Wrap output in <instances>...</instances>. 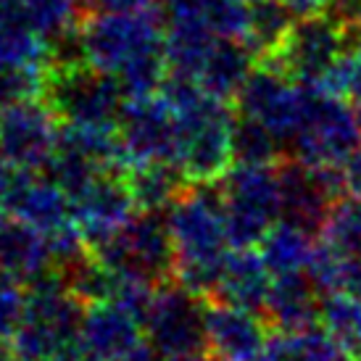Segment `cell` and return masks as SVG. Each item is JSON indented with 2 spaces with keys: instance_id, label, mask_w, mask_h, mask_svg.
Returning a JSON list of instances; mask_svg holds the SVG:
<instances>
[{
  "instance_id": "cell-17",
  "label": "cell",
  "mask_w": 361,
  "mask_h": 361,
  "mask_svg": "<svg viewBox=\"0 0 361 361\" xmlns=\"http://www.w3.org/2000/svg\"><path fill=\"white\" fill-rule=\"evenodd\" d=\"M3 203L13 219H21L51 235L59 227L74 221V206L69 192L45 171H21L3 195Z\"/></svg>"
},
{
  "instance_id": "cell-11",
  "label": "cell",
  "mask_w": 361,
  "mask_h": 361,
  "mask_svg": "<svg viewBox=\"0 0 361 361\" xmlns=\"http://www.w3.org/2000/svg\"><path fill=\"white\" fill-rule=\"evenodd\" d=\"M206 306L209 298L182 288L180 282H164L142 322L145 341L159 359L177 353L206 351Z\"/></svg>"
},
{
  "instance_id": "cell-41",
  "label": "cell",
  "mask_w": 361,
  "mask_h": 361,
  "mask_svg": "<svg viewBox=\"0 0 361 361\" xmlns=\"http://www.w3.org/2000/svg\"><path fill=\"white\" fill-rule=\"evenodd\" d=\"M16 174H19V169L0 153V198L8 192V188L13 185V180H16Z\"/></svg>"
},
{
  "instance_id": "cell-14",
  "label": "cell",
  "mask_w": 361,
  "mask_h": 361,
  "mask_svg": "<svg viewBox=\"0 0 361 361\" xmlns=\"http://www.w3.org/2000/svg\"><path fill=\"white\" fill-rule=\"evenodd\" d=\"M282 190V219L301 224L319 235L322 224L338 198H343L341 166H309L303 161L285 156L277 164Z\"/></svg>"
},
{
  "instance_id": "cell-25",
  "label": "cell",
  "mask_w": 361,
  "mask_h": 361,
  "mask_svg": "<svg viewBox=\"0 0 361 361\" xmlns=\"http://www.w3.org/2000/svg\"><path fill=\"white\" fill-rule=\"evenodd\" d=\"M293 27H295V16L280 0H259L251 6V30H248L245 45L256 53L259 61H269L282 51Z\"/></svg>"
},
{
  "instance_id": "cell-2",
  "label": "cell",
  "mask_w": 361,
  "mask_h": 361,
  "mask_svg": "<svg viewBox=\"0 0 361 361\" xmlns=\"http://www.w3.org/2000/svg\"><path fill=\"white\" fill-rule=\"evenodd\" d=\"M27 288V314L8 341L16 361H51L77 343L87 306L66 288L59 271H51Z\"/></svg>"
},
{
  "instance_id": "cell-28",
  "label": "cell",
  "mask_w": 361,
  "mask_h": 361,
  "mask_svg": "<svg viewBox=\"0 0 361 361\" xmlns=\"http://www.w3.org/2000/svg\"><path fill=\"white\" fill-rule=\"evenodd\" d=\"M24 13L32 30L45 37L53 48L80 30V21L87 8L82 6V0H24Z\"/></svg>"
},
{
  "instance_id": "cell-13",
  "label": "cell",
  "mask_w": 361,
  "mask_h": 361,
  "mask_svg": "<svg viewBox=\"0 0 361 361\" xmlns=\"http://www.w3.org/2000/svg\"><path fill=\"white\" fill-rule=\"evenodd\" d=\"M361 40V32L343 30L327 13L298 19L288 42L274 56L277 66L301 85H317Z\"/></svg>"
},
{
  "instance_id": "cell-49",
  "label": "cell",
  "mask_w": 361,
  "mask_h": 361,
  "mask_svg": "<svg viewBox=\"0 0 361 361\" xmlns=\"http://www.w3.org/2000/svg\"><path fill=\"white\" fill-rule=\"evenodd\" d=\"M353 356H356V359H359V361H361V348H359V351H356V353H353Z\"/></svg>"
},
{
  "instance_id": "cell-29",
  "label": "cell",
  "mask_w": 361,
  "mask_h": 361,
  "mask_svg": "<svg viewBox=\"0 0 361 361\" xmlns=\"http://www.w3.org/2000/svg\"><path fill=\"white\" fill-rule=\"evenodd\" d=\"M319 238L332 251H338L345 259L361 256V201L356 198H338L330 209L327 219L322 224Z\"/></svg>"
},
{
  "instance_id": "cell-46",
  "label": "cell",
  "mask_w": 361,
  "mask_h": 361,
  "mask_svg": "<svg viewBox=\"0 0 361 361\" xmlns=\"http://www.w3.org/2000/svg\"><path fill=\"white\" fill-rule=\"evenodd\" d=\"M335 361H359V359H356V356H345V353H341Z\"/></svg>"
},
{
  "instance_id": "cell-34",
  "label": "cell",
  "mask_w": 361,
  "mask_h": 361,
  "mask_svg": "<svg viewBox=\"0 0 361 361\" xmlns=\"http://www.w3.org/2000/svg\"><path fill=\"white\" fill-rule=\"evenodd\" d=\"M293 348L295 361H335L343 353V348L322 324L293 332Z\"/></svg>"
},
{
  "instance_id": "cell-21",
  "label": "cell",
  "mask_w": 361,
  "mask_h": 361,
  "mask_svg": "<svg viewBox=\"0 0 361 361\" xmlns=\"http://www.w3.org/2000/svg\"><path fill=\"white\" fill-rule=\"evenodd\" d=\"M274 274L253 248H232L224 259L219 285L211 298L251 311H264Z\"/></svg>"
},
{
  "instance_id": "cell-26",
  "label": "cell",
  "mask_w": 361,
  "mask_h": 361,
  "mask_svg": "<svg viewBox=\"0 0 361 361\" xmlns=\"http://www.w3.org/2000/svg\"><path fill=\"white\" fill-rule=\"evenodd\" d=\"M232 156H235V164L277 166L288 153H285V142L269 127L238 114L232 127Z\"/></svg>"
},
{
  "instance_id": "cell-47",
  "label": "cell",
  "mask_w": 361,
  "mask_h": 361,
  "mask_svg": "<svg viewBox=\"0 0 361 361\" xmlns=\"http://www.w3.org/2000/svg\"><path fill=\"white\" fill-rule=\"evenodd\" d=\"M240 3H245V6H253V3H259V0H240Z\"/></svg>"
},
{
  "instance_id": "cell-9",
  "label": "cell",
  "mask_w": 361,
  "mask_h": 361,
  "mask_svg": "<svg viewBox=\"0 0 361 361\" xmlns=\"http://www.w3.org/2000/svg\"><path fill=\"white\" fill-rule=\"evenodd\" d=\"M306 103H309L306 85L293 80L274 61H259L235 98L238 114L269 127L285 145H290L301 127Z\"/></svg>"
},
{
  "instance_id": "cell-10",
  "label": "cell",
  "mask_w": 361,
  "mask_h": 361,
  "mask_svg": "<svg viewBox=\"0 0 361 361\" xmlns=\"http://www.w3.org/2000/svg\"><path fill=\"white\" fill-rule=\"evenodd\" d=\"M119 142L124 169L145 164H177L180 121L161 92L124 101L119 116Z\"/></svg>"
},
{
  "instance_id": "cell-1",
  "label": "cell",
  "mask_w": 361,
  "mask_h": 361,
  "mask_svg": "<svg viewBox=\"0 0 361 361\" xmlns=\"http://www.w3.org/2000/svg\"><path fill=\"white\" fill-rule=\"evenodd\" d=\"M166 224L174 248V282L211 298L232 251L219 182L188 185L166 209Z\"/></svg>"
},
{
  "instance_id": "cell-8",
  "label": "cell",
  "mask_w": 361,
  "mask_h": 361,
  "mask_svg": "<svg viewBox=\"0 0 361 361\" xmlns=\"http://www.w3.org/2000/svg\"><path fill=\"white\" fill-rule=\"evenodd\" d=\"M90 251L116 274H140L159 285L174 280L169 224L159 211H137L119 230L92 243Z\"/></svg>"
},
{
  "instance_id": "cell-22",
  "label": "cell",
  "mask_w": 361,
  "mask_h": 361,
  "mask_svg": "<svg viewBox=\"0 0 361 361\" xmlns=\"http://www.w3.org/2000/svg\"><path fill=\"white\" fill-rule=\"evenodd\" d=\"M256 63H259L256 53L243 40L219 37V40L214 42L211 53L206 56V61H203V66L195 80L201 82V87L209 92L211 98L224 103H235L245 80L256 69Z\"/></svg>"
},
{
  "instance_id": "cell-16",
  "label": "cell",
  "mask_w": 361,
  "mask_h": 361,
  "mask_svg": "<svg viewBox=\"0 0 361 361\" xmlns=\"http://www.w3.org/2000/svg\"><path fill=\"white\" fill-rule=\"evenodd\" d=\"M74 206V224L82 230L87 243H98L114 230H119L124 221L137 214V203L132 198L130 182L124 171H103L90 188L71 201Z\"/></svg>"
},
{
  "instance_id": "cell-38",
  "label": "cell",
  "mask_w": 361,
  "mask_h": 361,
  "mask_svg": "<svg viewBox=\"0 0 361 361\" xmlns=\"http://www.w3.org/2000/svg\"><path fill=\"white\" fill-rule=\"evenodd\" d=\"M341 185L343 195L361 201V148H356L341 166Z\"/></svg>"
},
{
  "instance_id": "cell-18",
  "label": "cell",
  "mask_w": 361,
  "mask_h": 361,
  "mask_svg": "<svg viewBox=\"0 0 361 361\" xmlns=\"http://www.w3.org/2000/svg\"><path fill=\"white\" fill-rule=\"evenodd\" d=\"M145 341L142 322L114 301L92 303L85 311L80 348L95 361H119Z\"/></svg>"
},
{
  "instance_id": "cell-44",
  "label": "cell",
  "mask_w": 361,
  "mask_h": 361,
  "mask_svg": "<svg viewBox=\"0 0 361 361\" xmlns=\"http://www.w3.org/2000/svg\"><path fill=\"white\" fill-rule=\"evenodd\" d=\"M0 361H16V356H13L8 343H0Z\"/></svg>"
},
{
  "instance_id": "cell-7",
  "label": "cell",
  "mask_w": 361,
  "mask_h": 361,
  "mask_svg": "<svg viewBox=\"0 0 361 361\" xmlns=\"http://www.w3.org/2000/svg\"><path fill=\"white\" fill-rule=\"evenodd\" d=\"M309 103L301 127L290 140L293 159L309 166H343L356 148H361V119L351 103L341 95L306 85Z\"/></svg>"
},
{
  "instance_id": "cell-37",
  "label": "cell",
  "mask_w": 361,
  "mask_h": 361,
  "mask_svg": "<svg viewBox=\"0 0 361 361\" xmlns=\"http://www.w3.org/2000/svg\"><path fill=\"white\" fill-rule=\"evenodd\" d=\"M345 101L351 103L361 119V40L348 51V85H345Z\"/></svg>"
},
{
  "instance_id": "cell-19",
  "label": "cell",
  "mask_w": 361,
  "mask_h": 361,
  "mask_svg": "<svg viewBox=\"0 0 361 361\" xmlns=\"http://www.w3.org/2000/svg\"><path fill=\"white\" fill-rule=\"evenodd\" d=\"M0 269L8 280L21 285H32L56 271L48 235L27 221L8 216L0 227Z\"/></svg>"
},
{
  "instance_id": "cell-50",
  "label": "cell",
  "mask_w": 361,
  "mask_h": 361,
  "mask_svg": "<svg viewBox=\"0 0 361 361\" xmlns=\"http://www.w3.org/2000/svg\"><path fill=\"white\" fill-rule=\"evenodd\" d=\"M3 277H6V274H3V269H0V280H3Z\"/></svg>"
},
{
  "instance_id": "cell-48",
  "label": "cell",
  "mask_w": 361,
  "mask_h": 361,
  "mask_svg": "<svg viewBox=\"0 0 361 361\" xmlns=\"http://www.w3.org/2000/svg\"><path fill=\"white\" fill-rule=\"evenodd\" d=\"M82 6H85V8H90V0H82Z\"/></svg>"
},
{
  "instance_id": "cell-40",
  "label": "cell",
  "mask_w": 361,
  "mask_h": 361,
  "mask_svg": "<svg viewBox=\"0 0 361 361\" xmlns=\"http://www.w3.org/2000/svg\"><path fill=\"white\" fill-rule=\"evenodd\" d=\"M285 8L290 11L295 19H306V16H317L327 11L330 0H280Z\"/></svg>"
},
{
  "instance_id": "cell-30",
  "label": "cell",
  "mask_w": 361,
  "mask_h": 361,
  "mask_svg": "<svg viewBox=\"0 0 361 361\" xmlns=\"http://www.w3.org/2000/svg\"><path fill=\"white\" fill-rule=\"evenodd\" d=\"M59 274L63 277L66 288H69L85 306L111 301L116 274H114L92 251L87 253V256H82L80 261H74V264L66 267L63 271H59Z\"/></svg>"
},
{
  "instance_id": "cell-39",
  "label": "cell",
  "mask_w": 361,
  "mask_h": 361,
  "mask_svg": "<svg viewBox=\"0 0 361 361\" xmlns=\"http://www.w3.org/2000/svg\"><path fill=\"white\" fill-rule=\"evenodd\" d=\"M159 0H90L87 11H106V13H140L156 8Z\"/></svg>"
},
{
  "instance_id": "cell-32",
  "label": "cell",
  "mask_w": 361,
  "mask_h": 361,
  "mask_svg": "<svg viewBox=\"0 0 361 361\" xmlns=\"http://www.w3.org/2000/svg\"><path fill=\"white\" fill-rule=\"evenodd\" d=\"M116 274V271H114ZM161 285L159 282L148 280V277H140V274H116L114 280V293H111V301L121 306L124 311H130L135 319L145 322L148 317V309H151L153 298H156V290Z\"/></svg>"
},
{
  "instance_id": "cell-42",
  "label": "cell",
  "mask_w": 361,
  "mask_h": 361,
  "mask_svg": "<svg viewBox=\"0 0 361 361\" xmlns=\"http://www.w3.org/2000/svg\"><path fill=\"white\" fill-rule=\"evenodd\" d=\"M345 290H351L356 298L361 301V256L351 259L348 264V280H345Z\"/></svg>"
},
{
  "instance_id": "cell-15",
  "label": "cell",
  "mask_w": 361,
  "mask_h": 361,
  "mask_svg": "<svg viewBox=\"0 0 361 361\" xmlns=\"http://www.w3.org/2000/svg\"><path fill=\"white\" fill-rule=\"evenodd\" d=\"M259 311L209 298L206 306V353L214 361H259L271 324Z\"/></svg>"
},
{
  "instance_id": "cell-43",
  "label": "cell",
  "mask_w": 361,
  "mask_h": 361,
  "mask_svg": "<svg viewBox=\"0 0 361 361\" xmlns=\"http://www.w3.org/2000/svg\"><path fill=\"white\" fill-rule=\"evenodd\" d=\"M161 361H214L206 351H190V353H177V356H166Z\"/></svg>"
},
{
  "instance_id": "cell-6",
  "label": "cell",
  "mask_w": 361,
  "mask_h": 361,
  "mask_svg": "<svg viewBox=\"0 0 361 361\" xmlns=\"http://www.w3.org/2000/svg\"><path fill=\"white\" fill-rule=\"evenodd\" d=\"M45 98L61 124L74 127H116L127 101L114 74L92 69L85 61L51 63Z\"/></svg>"
},
{
  "instance_id": "cell-36",
  "label": "cell",
  "mask_w": 361,
  "mask_h": 361,
  "mask_svg": "<svg viewBox=\"0 0 361 361\" xmlns=\"http://www.w3.org/2000/svg\"><path fill=\"white\" fill-rule=\"evenodd\" d=\"M324 13L338 21L343 30L361 32V0H330Z\"/></svg>"
},
{
  "instance_id": "cell-35",
  "label": "cell",
  "mask_w": 361,
  "mask_h": 361,
  "mask_svg": "<svg viewBox=\"0 0 361 361\" xmlns=\"http://www.w3.org/2000/svg\"><path fill=\"white\" fill-rule=\"evenodd\" d=\"M27 314V288L16 280H0V343H8Z\"/></svg>"
},
{
  "instance_id": "cell-23",
  "label": "cell",
  "mask_w": 361,
  "mask_h": 361,
  "mask_svg": "<svg viewBox=\"0 0 361 361\" xmlns=\"http://www.w3.org/2000/svg\"><path fill=\"white\" fill-rule=\"evenodd\" d=\"M317 232L306 230L301 224H293L288 219H280L271 227L264 240L259 243V253L264 264L269 267L274 277L280 274H298L309 269L311 256L317 251Z\"/></svg>"
},
{
  "instance_id": "cell-20",
  "label": "cell",
  "mask_w": 361,
  "mask_h": 361,
  "mask_svg": "<svg viewBox=\"0 0 361 361\" xmlns=\"http://www.w3.org/2000/svg\"><path fill=\"white\" fill-rule=\"evenodd\" d=\"M322 293L309 280V274H280L271 280L264 303V317L274 330L298 332L319 324Z\"/></svg>"
},
{
  "instance_id": "cell-27",
  "label": "cell",
  "mask_w": 361,
  "mask_h": 361,
  "mask_svg": "<svg viewBox=\"0 0 361 361\" xmlns=\"http://www.w3.org/2000/svg\"><path fill=\"white\" fill-rule=\"evenodd\" d=\"M319 324L345 353L361 348V301L351 290L324 293L319 303Z\"/></svg>"
},
{
  "instance_id": "cell-3",
  "label": "cell",
  "mask_w": 361,
  "mask_h": 361,
  "mask_svg": "<svg viewBox=\"0 0 361 361\" xmlns=\"http://www.w3.org/2000/svg\"><path fill=\"white\" fill-rule=\"evenodd\" d=\"M164 48H166V13L159 6L140 13L87 11L80 21L82 61L114 77L135 59Z\"/></svg>"
},
{
  "instance_id": "cell-5",
  "label": "cell",
  "mask_w": 361,
  "mask_h": 361,
  "mask_svg": "<svg viewBox=\"0 0 361 361\" xmlns=\"http://www.w3.org/2000/svg\"><path fill=\"white\" fill-rule=\"evenodd\" d=\"M235 119L238 109L211 95H206L195 109L177 114L180 121L177 166L190 185H214L235 166L232 156Z\"/></svg>"
},
{
  "instance_id": "cell-4",
  "label": "cell",
  "mask_w": 361,
  "mask_h": 361,
  "mask_svg": "<svg viewBox=\"0 0 361 361\" xmlns=\"http://www.w3.org/2000/svg\"><path fill=\"white\" fill-rule=\"evenodd\" d=\"M224 219L232 248H256L282 219V190L277 166L235 164L219 180Z\"/></svg>"
},
{
  "instance_id": "cell-24",
  "label": "cell",
  "mask_w": 361,
  "mask_h": 361,
  "mask_svg": "<svg viewBox=\"0 0 361 361\" xmlns=\"http://www.w3.org/2000/svg\"><path fill=\"white\" fill-rule=\"evenodd\" d=\"M124 174L137 211L166 214V209L180 198V192L190 185L177 164H145V166H132Z\"/></svg>"
},
{
  "instance_id": "cell-45",
  "label": "cell",
  "mask_w": 361,
  "mask_h": 361,
  "mask_svg": "<svg viewBox=\"0 0 361 361\" xmlns=\"http://www.w3.org/2000/svg\"><path fill=\"white\" fill-rule=\"evenodd\" d=\"M8 209H6V203H3V198H0V227H3V224H6V221H8Z\"/></svg>"
},
{
  "instance_id": "cell-33",
  "label": "cell",
  "mask_w": 361,
  "mask_h": 361,
  "mask_svg": "<svg viewBox=\"0 0 361 361\" xmlns=\"http://www.w3.org/2000/svg\"><path fill=\"white\" fill-rule=\"evenodd\" d=\"M45 80H48V71L16 69L8 63H0V109L24 98L45 95Z\"/></svg>"
},
{
  "instance_id": "cell-12",
  "label": "cell",
  "mask_w": 361,
  "mask_h": 361,
  "mask_svg": "<svg viewBox=\"0 0 361 361\" xmlns=\"http://www.w3.org/2000/svg\"><path fill=\"white\" fill-rule=\"evenodd\" d=\"M61 119L45 95L0 109V153L21 171H45L59 148Z\"/></svg>"
},
{
  "instance_id": "cell-31",
  "label": "cell",
  "mask_w": 361,
  "mask_h": 361,
  "mask_svg": "<svg viewBox=\"0 0 361 361\" xmlns=\"http://www.w3.org/2000/svg\"><path fill=\"white\" fill-rule=\"evenodd\" d=\"M206 21L216 37L245 42L251 30V6H245L240 0H209Z\"/></svg>"
}]
</instances>
